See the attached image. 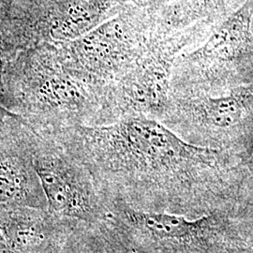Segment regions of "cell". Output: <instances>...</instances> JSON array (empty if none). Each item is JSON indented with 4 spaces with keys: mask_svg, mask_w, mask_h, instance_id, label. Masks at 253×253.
<instances>
[{
    "mask_svg": "<svg viewBox=\"0 0 253 253\" xmlns=\"http://www.w3.org/2000/svg\"><path fill=\"white\" fill-rule=\"evenodd\" d=\"M11 118H18V119H24L21 118L19 115L9 111V109L4 107L3 105L0 104V126L5 124L6 122H8L9 119Z\"/></svg>",
    "mask_w": 253,
    "mask_h": 253,
    "instance_id": "9a60e30c",
    "label": "cell"
},
{
    "mask_svg": "<svg viewBox=\"0 0 253 253\" xmlns=\"http://www.w3.org/2000/svg\"><path fill=\"white\" fill-rule=\"evenodd\" d=\"M10 60H11V55L9 53V47L7 45V42L0 25V104L6 108L8 104V98H7L5 80H6L7 66Z\"/></svg>",
    "mask_w": 253,
    "mask_h": 253,
    "instance_id": "7c38bea8",
    "label": "cell"
},
{
    "mask_svg": "<svg viewBox=\"0 0 253 253\" xmlns=\"http://www.w3.org/2000/svg\"><path fill=\"white\" fill-rule=\"evenodd\" d=\"M123 6L118 0H54L27 15V32L33 45L72 42L118 14Z\"/></svg>",
    "mask_w": 253,
    "mask_h": 253,
    "instance_id": "9c48e42d",
    "label": "cell"
},
{
    "mask_svg": "<svg viewBox=\"0 0 253 253\" xmlns=\"http://www.w3.org/2000/svg\"><path fill=\"white\" fill-rule=\"evenodd\" d=\"M253 0L219 23L199 45L182 52L171 78V94L217 96L253 85Z\"/></svg>",
    "mask_w": 253,
    "mask_h": 253,
    "instance_id": "3957f363",
    "label": "cell"
},
{
    "mask_svg": "<svg viewBox=\"0 0 253 253\" xmlns=\"http://www.w3.org/2000/svg\"><path fill=\"white\" fill-rule=\"evenodd\" d=\"M32 163L55 216L85 224L104 223L110 209L86 168L50 136L28 132Z\"/></svg>",
    "mask_w": 253,
    "mask_h": 253,
    "instance_id": "ba28073f",
    "label": "cell"
},
{
    "mask_svg": "<svg viewBox=\"0 0 253 253\" xmlns=\"http://www.w3.org/2000/svg\"><path fill=\"white\" fill-rule=\"evenodd\" d=\"M211 31L208 27H192L165 34L155 28L142 54L112 84L113 122L130 117L161 121L169 104L177 56L199 45Z\"/></svg>",
    "mask_w": 253,
    "mask_h": 253,
    "instance_id": "5b68a950",
    "label": "cell"
},
{
    "mask_svg": "<svg viewBox=\"0 0 253 253\" xmlns=\"http://www.w3.org/2000/svg\"><path fill=\"white\" fill-rule=\"evenodd\" d=\"M252 27H253V25H252Z\"/></svg>",
    "mask_w": 253,
    "mask_h": 253,
    "instance_id": "ac0fdd59",
    "label": "cell"
},
{
    "mask_svg": "<svg viewBox=\"0 0 253 253\" xmlns=\"http://www.w3.org/2000/svg\"><path fill=\"white\" fill-rule=\"evenodd\" d=\"M0 253H14L0 230Z\"/></svg>",
    "mask_w": 253,
    "mask_h": 253,
    "instance_id": "2e32d148",
    "label": "cell"
},
{
    "mask_svg": "<svg viewBox=\"0 0 253 253\" xmlns=\"http://www.w3.org/2000/svg\"><path fill=\"white\" fill-rule=\"evenodd\" d=\"M248 0H168L149 9L157 30L163 33L192 27L214 28L240 9Z\"/></svg>",
    "mask_w": 253,
    "mask_h": 253,
    "instance_id": "30bf717a",
    "label": "cell"
},
{
    "mask_svg": "<svg viewBox=\"0 0 253 253\" xmlns=\"http://www.w3.org/2000/svg\"><path fill=\"white\" fill-rule=\"evenodd\" d=\"M248 253V251H247V252H243V253Z\"/></svg>",
    "mask_w": 253,
    "mask_h": 253,
    "instance_id": "d6986e66",
    "label": "cell"
},
{
    "mask_svg": "<svg viewBox=\"0 0 253 253\" xmlns=\"http://www.w3.org/2000/svg\"><path fill=\"white\" fill-rule=\"evenodd\" d=\"M108 222L140 253H239L248 251L227 210L197 217L144 211L118 201L108 203Z\"/></svg>",
    "mask_w": 253,
    "mask_h": 253,
    "instance_id": "277c9868",
    "label": "cell"
},
{
    "mask_svg": "<svg viewBox=\"0 0 253 253\" xmlns=\"http://www.w3.org/2000/svg\"><path fill=\"white\" fill-rule=\"evenodd\" d=\"M7 108L41 134L112 123V85L66 66L52 42L25 49L6 70Z\"/></svg>",
    "mask_w": 253,
    "mask_h": 253,
    "instance_id": "7a4b0ae2",
    "label": "cell"
},
{
    "mask_svg": "<svg viewBox=\"0 0 253 253\" xmlns=\"http://www.w3.org/2000/svg\"><path fill=\"white\" fill-rule=\"evenodd\" d=\"M122 5H132L139 8L154 9L159 8L168 0H118Z\"/></svg>",
    "mask_w": 253,
    "mask_h": 253,
    "instance_id": "4fadbf2b",
    "label": "cell"
},
{
    "mask_svg": "<svg viewBox=\"0 0 253 253\" xmlns=\"http://www.w3.org/2000/svg\"><path fill=\"white\" fill-rule=\"evenodd\" d=\"M44 223L36 208L1 210L0 230L14 253H38L49 246Z\"/></svg>",
    "mask_w": 253,
    "mask_h": 253,
    "instance_id": "8fae6325",
    "label": "cell"
},
{
    "mask_svg": "<svg viewBox=\"0 0 253 253\" xmlns=\"http://www.w3.org/2000/svg\"><path fill=\"white\" fill-rule=\"evenodd\" d=\"M58 249H57V246H53L52 245H49L47 246L44 250H42V252L38 253H58Z\"/></svg>",
    "mask_w": 253,
    "mask_h": 253,
    "instance_id": "e0dca14e",
    "label": "cell"
},
{
    "mask_svg": "<svg viewBox=\"0 0 253 253\" xmlns=\"http://www.w3.org/2000/svg\"><path fill=\"white\" fill-rule=\"evenodd\" d=\"M161 122L191 145L229 151L241 158L253 140V85L217 96L170 93Z\"/></svg>",
    "mask_w": 253,
    "mask_h": 253,
    "instance_id": "8992f818",
    "label": "cell"
},
{
    "mask_svg": "<svg viewBox=\"0 0 253 253\" xmlns=\"http://www.w3.org/2000/svg\"><path fill=\"white\" fill-rule=\"evenodd\" d=\"M154 32L149 9L124 5L118 14L87 34L53 43L66 66L112 85L142 54Z\"/></svg>",
    "mask_w": 253,
    "mask_h": 253,
    "instance_id": "52a82bcc",
    "label": "cell"
},
{
    "mask_svg": "<svg viewBox=\"0 0 253 253\" xmlns=\"http://www.w3.org/2000/svg\"><path fill=\"white\" fill-rule=\"evenodd\" d=\"M241 159L248 171L253 172V140L250 143V145H248L244 153L242 154Z\"/></svg>",
    "mask_w": 253,
    "mask_h": 253,
    "instance_id": "5bb4252c",
    "label": "cell"
},
{
    "mask_svg": "<svg viewBox=\"0 0 253 253\" xmlns=\"http://www.w3.org/2000/svg\"><path fill=\"white\" fill-rule=\"evenodd\" d=\"M252 253H253V249H252Z\"/></svg>",
    "mask_w": 253,
    "mask_h": 253,
    "instance_id": "ffe728a7",
    "label": "cell"
},
{
    "mask_svg": "<svg viewBox=\"0 0 253 253\" xmlns=\"http://www.w3.org/2000/svg\"><path fill=\"white\" fill-rule=\"evenodd\" d=\"M49 136L86 168L105 199L138 210L190 217L225 210L251 173L238 155L191 145L144 117Z\"/></svg>",
    "mask_w": 253,
    "mask_h": 253,
    "instance_id": "6da1fadb",
    "label": "cell"
}]
</instances>
